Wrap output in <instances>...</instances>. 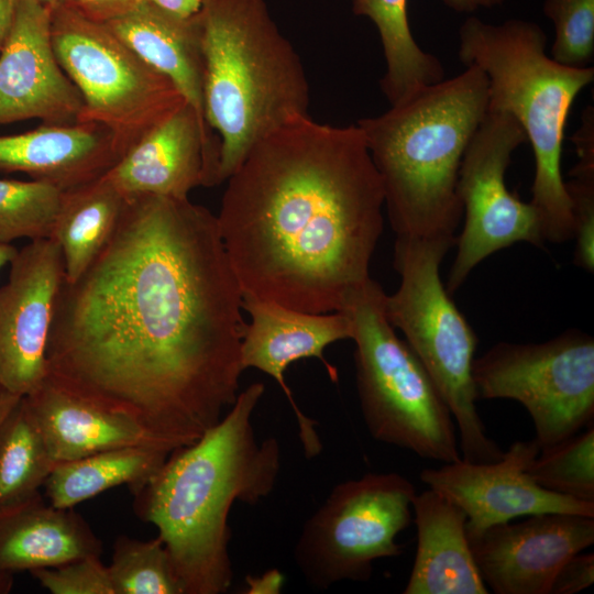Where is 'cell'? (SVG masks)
<instances>
[{
	"instance_id": "6da1fadb",
	"label": "cell",
	"mask_w": 594,
	"mask_h": 594,
	"mask_svg": "<svg viewBox=\"0 0 594 594\" xmlns=\"http://www.w3.org/2000/svg\"><path fill=\"white\" fill-rule=\"evenodd\" d=\"M217 217L188 199L125 198L105 248L54 309L47 378L174 450L239 395L246 323Z\"/></svg>"
},
{
	"instance_id": "7a4b0ae2",
	"label": "cell",
	"mask_w": 594,
	"mask_h": 594,
	"mask_svg": "<svg viewBox=\"0 0 594 594\" xmlns=\"http://www.w3.org/2000/svg\"><path fill=\"white\" fill-rule=\"evenodd\" d=\"M226 182L216 217L242 296L328 314L370 277L384 193L356 123L297 118Z\"/></svg>"
},
{
	"instance_id": "3957f363",
	"label": "cell",
	"mask_w": 594,
	"mask_h": 594,
	"mask_svg": "<svg viewBox=\"0 0 594 594\" xmlns=\"http://www.w3.org/2000/svg\"><path fill=\"white\" fill-rule=\"evenodd\" d=\"M264 392L262 382L250 384L215 426L131 493L138 517L157 528L184 594L228 592L230 510L235 502L260 503L276 485L279 443L258 441L252 424Z\"/></svg>"
},
{
	"instance_id": "277c9868",
	"label": "cell",
	"mask_w": 594,
	"mask_h": 594,
	"mask_svg": "<svg viewBox=\"0 0 594 594\" xmlns=\"http://www.w3.org/2000/svg\"><path fill=\"white\" fill-rule=\"evenodd\" d=\"M488 111L487 77L476 66L416 90L382 114L356 121L396 237L457 240L463 155Z\"/></svg>"
},
{
	"instance_id": "5b68a950",
	"label": "cell",
	"mask_w": 594,
	"mask_h": 594,
	"mask_svg": "<svg viewBox=\"0 0 594 594\" xmlns=\"http://www.w3.org/2000/svg\"><path fill=\"white\" fill-rule=\"evenodd\" d=\"M198 19L205 117L220 138L222 184L262 139L309 116V84L266 0H202Z\"/></svg>"
},
{
	"instance_id": "8992f818",
	"label": "cell",
	"mask_w": 594,
	"mask_h": 594,
	"mask_svg": "<svg viewBox=\"0 0 594 594\" xmlns=\"http://www.w3.org/2000/svg\"><path fill=\"white\" fill-rule=\"evenodd\" d=\"M547 35L530 20L492 24L471 15L459 29V59L487 77L488 110L512 116L535 158L530 204L540 216L543 239H573L572 202L561 172L564 131L576 97L594 80V67L559 64L546 53Z\"/></svg>"
},
{
	"instance_id": "52a82bcc",
	"label": "cell",
	"mask_w": 594,
	"mask_h": 594,
	"mask_svg": "<svg viewBox=\"0 0 594 594\" xmlns=\"http://www.w3.org/2000/svg\"><path fill=\"white\" fill-rule=\"evenodd\" d=\"M455 240L396 237L398 289L384 295L385 317L405 336L453 417L462 459L491 463L504 453L492 440L476 408L472 367L477 337L451 299L440 265Z\"/></svg>"
},
{
	"instance_id": "ba28073f",
	"label": "cell",
	"mask_w": 594,
	"mask_h": 594,
	"mask_svg": "<svg viewBox=\"0 0 594 594\" xmlns=\"http://www.w3.org/2000/svg\"><path fill=\"white\" fill-rule=\"evenodd\" d=\"M371 276L339 311L353 324L356 391L364 424L380 442L441 463L459 460L457 427L433 381L385 317Z\"/></svg>"
},
{
	"instance_id": "9c48e42d",
	"label": "cell",
	"mask_w": 594,
	"mask_h": 594,
	"mask_svg": "<svg viewBox=\"0 0 594 594\" xmlns=\"http://www.w3.org/2000/svg\"><path fill=\"white\" fill-rule=\"evenodd\" d=\"M51 35L58 64L82 99L78 122L106 128L123 154L186 102L105 23L59 6L51 10Z\"/></svg>"
},
{
	"instance_id": "30bf717a",
	"label": "cell",
	"mask_w": 594,
	"mask_h": 594,
	"mask_svg": "<svg viewBox=\"0 0 594 594\" xmlns=\"http://www.w3.org/2000/svg\"><path fill=\"white\" fill-rule=\"evenodd\" d=\"M416 493L394 472L337 484L295 544V563L306 582L321 590L342 581L366 582L375 560L400 556L396 537L411 522Z\"/></svg>"
},
{
	"instance_id": "8fae6325",
	"label": "cell",
	"mask_w": 594,
	"mask_h": 594,
	"mask_svg": "<svg viewBox=\"0 0 594 594\" xmlns=\"http://www.w3.org/2000/svg\"><path fill=\"white\" fill-rule=\"evenodd\" d=\"M477 398L513 399L532 419L540 449L593 424L594 339L569 330L541 343L499 342L474 359Z\"/></svg>"
},
{
	"instance_id": "7c38bea8",
	"label": "cell",
	"mask_w": 594,
	"mask_h": 594,
	"mask_svg": "<svg viewBox=\"0 0 594 594\" xmlns=\"http://www.w3.org/2000/svg\"><path fill=\"white\" fill-rule=\"evenodd\" d=\"M527 142L519 123L508 113L488 110L462 158L458 194L464 224L446 288L451 295L484 258L516 242L542 248L538 211L506 186L514 152Z\"/></svg>"
},
{
	"instance_id": "4fadbf2b",
	"label": "cell",
	"mask_w": 594,
	"mask_h": 594,
	"mask_svg": "<svg viewBox=\"0 0 594 594\" xmlns=\"http://www.w3.org/2000/svg\"><path fill=\"white\" fill-rule=\"evenodd\" d=\"M64 279L62 251L53 238L30 241L10 262L0 288V393L24 397L46 378L48 338Z\"/></svg>"
},
{
	"instance_id": "5bb4252c",
	"label": "cell",
	"mask_w": 594,
	"mask_h": 594,
	"mask_svg": "<svg viewBox=\"0 0 594 594\" xmlns=\"http://www.w3.org/2000/svg\"><path fill=\"white\" fill-rule=\"evenodd\" d=\"M486 586L496 594H549L560 566L594 542V517L543 513L466 530Z\"/></svg>"
},
{
	"instance_id": "9a60e30c",
	"label": "cell",
	"mask_w": 594,
	"mask_h": 594,
	"mask_svg": "<svg viewBox=\"0 0 594 594\" xmlns=\"http://www.w3.org/2000/svg\"><path fill=\"white\" fill-rule=\"evenodd\" d=\"M539 451L535 440L517 441L495 462L471 463L460 458L424 470L420 480L465 513L466 530L543 513L594 517V503L553 493L532 481L527 468Z\"/></svg>"
},
{
	"instance_id": "2e32d148",
	"label": "cell",
	"mask_w": 594,
	"mask_h": 594,
	"mask_svg": "<svg viewBox=\"0 0 594 594\" xmlns=\"http://www.w3.org/2000/svg\"><path fill=\"white\" fill-rule=\"evenodd\" d=\"M82 99L57 62L51 10L19 0L0 52V124L41 119L45 124L78 122Z\"/></svg>"
},
{
	"instance_id": "e0dca14e",
	"label": "cell",
	"mask_w": 594,
	"mask_h": 594,
	"mask_svg": "<svg viewBox=\"0 0 594 594\" xmlns=\"http://www.w3.org/2000/svg\"><path fill=\"white\" fill-rule=\"evenodd\" d=\"M221 142L185 102L138 140L103 176L125 197L188 199L219 184Z\"/></svg>"
},
{
	"instance_id": "ac0fdd59",
	"label": "cell",
	"mask_w": 594,
	"mask_h": 594,
	"mask_svg": "<svg viewBox=\"0 0 594 594\" xmlns=\"http://www.w3.org/2000/svg\"><path fill=\"white\" fill-rule=\"evenodd\" d=\"M242 309L251 318L241 344L242 367L256 369L276 381L293 408L305 455L314 458L322 449L316 424L296 404L285 371L296 361L316 358L336 382L337 370L323 352L334 342L352 339L351 318L343 311L309 314L251 296H243Z\"/></svg>"
},
{
	"instance_id": "d6986e66",
	"label": "cell",
	"mask_w": 594,
	"mask_h": 594,
	"mask_svg": "<svg viewBox=\"0 0 594 594\" xmlns=\"http://www.w3.org/2000/svg\"><path fill=\"white\" fill-rule=\"evenodd\" d=\"M55 464L101 451L151 446L174 449L131 418L45 378L23 397Z\"/></svg>"
},
{
	"instance_id": "ffe728a7",
	"label": "cell",
	"mask_w": 594,
	"mask_h": 594,
	"mask_svg": "<svg viewBox=\"0 0 594 594\" xmlns=\"http://www.w3.org/2000/svg\"><path fill=\"white\" fill-rule=\"evenodd\" d=\"M122 155L110 131L92 122L42 123L0 135V170L22 172L63 190L99 178Z\"/></svg>"
},
{
	"instance_id": "44dd1931",
	"label": "cell",
	"mask_w": 594,
	"mask_h": 594,
	"mask_svg": "<svg viewBox=\"0 0 594 594\" xmlns=\"http://www.w3.org/2000/svg\"><path fill=\"white\" fill-rule=\"evenodd\" d=\"M411 509L417 550L405 594H487L468 537L466 515L432 488L416 493Z\"/></svg>"
},
{
	"instance_id": "7402d4cb",
	"label": "cell",
	"mask_w": 594,
	"mask_h": 594,
	"mask_svg": "<svg viewBox=\"0 0 594 594\" xmlns=\"http://www.w3.org/2000/svg\"><path fill=\"white\" fill-rule=\"evenodd\" d=\"M102 541L74 508H58L38 494L0 513V570L15 574L101 557Z\"/></svg>"
},
{
	"instance_id": "603a6c76",
	"label": "cell",
	"mask_w": 594,
	"mask_h": 594,
	"mask_svg": "<svg viewBox=\"0 0 594 594\" xmlns=\"http://www.w3.org/2000/svg\"><path fill=\"white\" fill-rule=\"evenodd\" d=\"M105 24L143 61L166 76L200 119L207 122L198 14L182 19L140 2Z\"/></svg>"
},
{
	"instance_id": "cb8c5ba5",
	"label": "cell",
	"mask_w": 594,
	"mask_h": 594,
	"mask_svg": "<svg viewBox=\"0 0 594 594\" xmlns=\"http://www.w3.org/2000/svg\"><path fill=\"white\" fill-rule=\"evenodd\" d=\"M172 452L158 447L131 446L101 451L55 464L43 487L47 502L58 508H74L110 488L141 487L164 464Z\"/></svg>"
},
{
	"instance_id": "d4e9b609",
	"label": "cell",
	"mask_w": 594,
	"mask_h": 594,
	"mask_svg": "<svg viewBox=\"0 0 594 594\" xmlns=\"http://www.w3.org/2000/svg\"><path fill=\"white\" fill-rule=\"evenodd\" d=\"M125 197L102 175L65 190L52 237L59 245L65 282L76 280L113 234Z\"/></svg>"
},
{
	"instance_id": "484cf974",
	"label": "cell",
	"mask_w": 594,
	"mask_h": 594,
	"mask_svg": "<svg viewBox=\"0 0 594 594\" xmlns=\"http://www.w3.org/2000/svg\"><path fill=\"white\" fill-rule=\"evenodd\" d=\"M408 0H352L353 13L370 19L380 35L385 73L380 80L389 106L444 79L440 59L424 51L409 26Z\"/></svg>"
},
{
	"instance_id": "4316f807",
	"label": "cell",
	"mask_w": 594,
	"mask_h": 594,
	"mask_svg": "<svg viewBox=\"0 0 594 594\" xmlns=\"http://www.w3.org/2000/svg\"><path fill=\"white\" fill-rule=\"evenodd\" d=\"M54 466L22 397L0 426V513L41 494Z\"/></svg>"
},
{
	"instance_id": "83f0119b",
	"label": "cell",
	"mask_w": 594,
	"mask_h": 594,
	"mask_svg": "<svg viewBox=\"0 0 594 594\" xmlns=\"http://www.w3.org/2000/svg\"><path fill=\"white\" fill-rule=\"evenodd\" d=\"M108 571L114 594H184L162 539L118 536Z\"/></svg>"
},
{
	"instance_id": "f1b7e54d",
	"label": "cell",
	"mask_w": 594,
	"mask_h": 594,
	"mask_svg": "<svg viewBox=\"0 0 594 594\" xmlns=\"http://www.w3.org/2000/svg\"><path fill=\"white\" fill-rule=\"evenodd\" d=\"M539 486L594 503V427L540 449L527 468Z\"/></svg>"
},
{
	"instance_id": "f546056e",
	"label": "cell",
	"mask_w": 594,
	"mask_h": 594,
	"mask_svg": "<svg viewBox=\"0 0 594 594\" xmlns=\"http://www.w3.org/2000/svg\"><path fill=\"white\" fill-rule=\"evenodd\" d=\"M64 193L43 180L0 179V242L51 238Z\"/></svg>"
},
{
	"instance_id": "4dcf8cb0",
	"label": "cell",
	"mask_w": 594,
	"mask_h": 594,
	"mask_svg": "<svg viewBox=\"0 0 594 594\" xmlns=\"http://www.w3.org/2000/svg\"><path fill=\"white\" fill-rule=\"evenodd\" d=\"M542 11L554 30L551 58L568 67L592 66L594 0H543Z\"/></svg>"
},
{
	"instance_id": "1f68e13d",
	"label": "cell",
	"mask_w": 594,
	"mask_h": 594,
	"mask_svg": "<svg viewBox=\"0 0 594 594\" xmlns=\"http://www.w3.org/2000/svg\"><path fill=\"white\" fill-rule=\"evenodd\" d=\"M579 161L564 182L572 202L573 239L576 245L574 264L586 272L594 271V147L576 148Z\"/></svg>"
},
{
	"instance_id": "d6a6232c",
	"label": "cell",
	"mask_w": 594,
	"mask_h": 594,
	"mask_svg": "<svg viewBox=\"0 0 594 594\" xmlns=\"http://www.w3.org/2000/svg\"><path fill=\"white\" fill-rule=\"evenodd\" d=\"M30 573L52 594H114L108 566L100 557H86Z\"/></svg>"
},
{
	"instance_id": "836d02e7",
	"label": "cell",
	"mask_w": 594,
	"mask_h": 594,
	"mask_svg": "<svg viewBox=\"0 0 594 594\" xmlns=\"http://www.w3.org/2000/svg\"><path fill=\"white\" fill-rule=\"evenodd\" d=\"M594 582V554L579 552L569 558L556 573L549 594H575Z\"/></svg>"
},
{
	"instance_id": "e575fe53",
	"label": "cell",
	"mask_w": 594,
	"mask_h": 594,
	"mask_svg": "<svg viewBox=\"0 0 594 594\" xmlns=\"http://www.w3.org/2000/svg\"><path fill=\"white\" fill-rule=\"evenodd\" d=\"M138 0H64V7L100 23L119 18L136 4Z\"/></svg>"
},
{
	"instance_id": "d590c367",
	"label": "cell",
	"mask_w": 594,
	"mask_h": 594,
	"mask_svg": "<svg viewBox=\"0 0 594 594\" xmlns=\"http://www.w3.org/2000/svg\"><path fill=\"white\" fill-rule=\"evenodd\" d=\"M151 4L170 15L189 19L199 13L202 0H138Z\"/></svg>"
},
{
	"instance_id": "8d00e7d4",
	"label": "cell",
	"mask_w": 594,
	"mask_h": 594,
	"mask_svg": "<svg viewBox=\"0 0 594 594\" xmlns=\"http://www.w3.org/2000/svg\"><path fill=\"white\" fill-rule=\"evenodd\" d=\"M505 0H442L443 4L457 13H473L480 9L502 6Z\"/></svg>"
},
{
	"instance_id": "74e56055",
	"label": "cell",
	"mask_w": 594,
	"mask_h": 594,
	"mask_svg": "<svg viewBox=\"0 0 594 594\" xmlns=\"http://www.w3.org/2000/svg\"><path fill=\"white\" fill-rule=\"evenodd\" d=\"M19 0H0V52L10 34Z\"/></svg>"
},
{
	"instance_id": "f35d334b",
	"label": "cell",
	"mask_w": 594,
	"mask_h": 594,
	"mask_svg": "<svg viewBox=\"0 0 594 594\" xmlns=\"http://www.w3.org/2000/svg\"><path fill=\"white\" fill-rule=\"evenodd\" d=\"M22 397L0 393V426Z\"/></svg>"
},
{
	"instance_id": "ab89813d",
	"label": "cell",
	"mask_w": 594,
	"mask_h": 594,
	"mask_svg": "<svg viewBox=\"0 0 594 594\" xmlns=\"http://www.w3.org/2000/svg\"><path fill=\"white\" fill-rule=\"evenodd\" d=\"M16 253L18 249L15 246L10 243L0 242V270L4 265L10 264Z\"/></svg>"
},
{
	"instance_id": "60d3db41",
	"label": "cell",
	"mask_w": 594,
	"mask_h": 594,
	"mask_svg": "<svg viewBox=\"0 0 594 594\" xmlns=\"http://www.w3.org/2000/svg\"><path fill=\"white\" fill-rule=\"evenodd\" d=\"M13 587V575L0 570V594H8Z\"/></svg>"
},
{
	"instance_id": "b9f144b4",
	"label": "cell",
	"mask_w": 594,
	"mask_h": 594,
	"mask_svg": "<svg viewBox=\"0 0 594 594\" xmlns=\"http://www.w3.org/2000/svg\"><path fill=\"white\" fill-rule=\"evenodd\" d=\"M44 7H46L50 10H53L59 6L63 4L64 0H33Z\"/></svg>"
}]
</instances>
